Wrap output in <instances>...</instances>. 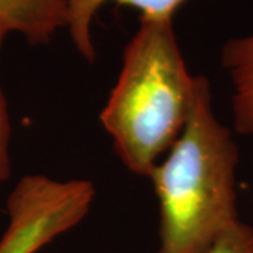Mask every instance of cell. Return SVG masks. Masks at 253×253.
<instances>
[{"label": "cell", "mask_w": 253, "mask_h": 253, "mask_svg": "<svg viewBox=\"0 0 253 253\" xmlns=\"http://www.w3.org/2000/svg\"><path fill=\"white\" fill-rule=\"evenodd\" d=\"M239 154L197 76L187 123L148 179L159 201V253H207L238 217Z\"/></svg>", "instance_id": "cell-1"}, {"label": "cell", "mask_w": 253, "mask_h": 253, "mask_svg": "<svg viewBox=\"0 0 253 253\" xmlns=\"http://www.w3.org/2000/svg\"><path fill=\"white\" fill-rule=\"evenodd\" d=\"M221 65L232 86L234 129L253 136V33L228 40L221 49Z\"/></svg>", "instance_id": "cell-6"}, {"label": "cell", "mask_w": 253, "mask_h": 253, "mask_svg": "<svg viewBox=\"0 0 253 253\" xmlns=\"http://www.w3.org/2000/svg\"><path fill=\"white\" fill-rule=\"evenodd\" d=\"M207 253H253V228L238 221L219 236Z\"/></svg>", "instance_id": "cell-7"}, {"label": "cell", "mask_w": 253, "mask_h": 253, "mask_svg": "<svg viewBox=\"0 0 253 253\" xmlns=\"http://www.w3.org/2000/svg\"><path fill=\"white\" fill-rule=\"evenodd\" d=\"M94 197L96 187L90 180L23 176L6 203L9 226L0 238V253L38 252L81 224Z\"/></svg>", "instance_id": "cell-3"}, {"label": "cell", "mask_w": 253, "mask_h": 253, "mask_svg": "<svg viewBox=\"0 0 253 253\" xmlns=\"http://www.w3.org/2000/svg\"><path fill=\"white\" fill-rule=\"evenodd\" d=\"M9 36L0 27V46L4 38ZM10 138H11V124H10L7 101L0 89V186L9 180L11 173V161H10Z\"/></svg>", "instance_id": "cell-8"}, {"label": "cell", "mask_w": 253, "mask_h": 253, "mask_svg": "<svg viewBox=\"0 0 253 253\" xmlns=\"http://www.w3.org/2000/svg\"><path fill=\"white\" fill-rule=\"evenodd\" d=\"M197 76L181 54L173 20L139 18L123 52L100 123L126 169L148 177L187 123Z\"/></svg>", "instance_id": "cell-2"}, {"label": "cell", "mask_w": 253, "mask_h": 253, "mask_svg": "<svg viewBox=\"0 0 253 253\" xmlns=\"http://www.w3.org/2000/svg\"><path fill=\"white\" fill-rule=\"evenodd\" d=\"M0 27L21 36L31 46L48 45L68 27L66 0H0Z\"/></svg>", "instance_id": "cell-4"}, {"label": "cell", "mask_w": 253, "mask_h": 253, "mask_svg": "<svg viewBox=\"0 0 253 253\" xmlns=\"http://www.w3.org/2000/svg\"><path fill=\"white\" fill-rule=\"evenodd\" d=\"M186 0H66L68 31L75 49L86 62L93 63L97 51L91 38V24L100 9L107 3L128 6L139 11V18L173 20Z\"/></svg>", "instance_id": "cell-5"}]
</instances>
